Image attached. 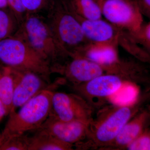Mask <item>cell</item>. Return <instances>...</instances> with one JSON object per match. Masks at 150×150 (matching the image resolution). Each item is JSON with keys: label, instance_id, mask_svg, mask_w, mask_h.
Listing matches in <instances>:
<instances>
[{"label": "cell", "instance_id": "obj_1", "mask_svg": "<svg viewBox=\"0 0 150 150\" xmlns=\"http://www.w3.org/2000/svg\"><path fill=\"white\" fill-rule=\"evenodd\" d=\"M14 35L26 42L52 67L71 58L58 43L47 21L37 14H27Z\"/></svg>", "mask_w": 150, "mask_h": 150}, {"label": "cell", "instance_id": "obj_2", "mask_svg": "<svg viewBox=\"0 0 150 150\" xmlns=\"http://www.w3.org/2000/svg\"><path fill=\"white\" fill-rule=\"evenodd\" d=\"M54 92L50 87L45 89L23 105L18 112H10L1 133L6 141L11 137L35 131L41 126L51 114Z\"/></svg>", "mask_w": 150, "mask_h": 150}, {"label": "cell", "instance_id": "obj_3", "mask_svg": "<svg viewBox=\"0 0 150 150\" xmlns=\"http://www.w3.org/2000/svg\"><path fill=\"white\" fill-rule=\"evenodd\" d=\"M0 63L11 69L36 73L50 83L51 63L16 35L0 40Z\"/></svg>", "mask_w": 150, "mask_h": 150}, {"label": "cell", "instance_id": "obj_4", "mask_svg": "<svg viewBox=\"0 0 150 150\" xmlns=\"http://www.w3.org/2000/svg\"><path fill=\"white\" fill-rule=\"evenodd\" d=\"M47 21L58 43L71 57L78 48L89 41L80 23L62 0H53Z\"/></svg>", "mask_w": 150, "mask_h": 150}, {"label": "cell", "instance_id": "obj_5", "mask_svg": "<svg viewBox=\"0 0 150 150\" xmlns=\"http://www.w3.org/2000/svg\"><path fill=\"white\" fill-rule=\"evenodd\" d=\"M100 4L105 20L129 33L138 32L144 24L137 0H103Z\"/></svg>", "mask_w": 150, "mask_h": 150}, {"label": "cell", "instance_id": "obj_6", "mask_svg": "<svg viewBox=\"0 0 150 150\" xmlns=\"http://www.w3.org/2000/svg\"><path fill=\"white\" fill-rule=\"evenodd\" d=\"M51 113L62 121L91 122L90 105L81 96L74 94L54 92Z\"/></svg>", "mask_w": 150, "mask_h": 150}, {"label": "cell", "instance_id": "obj_7", "mask_svg": "<svg viewBox=\"0 0 150 150\" xmlns=\"http://www.w3.org/2000/svg\"><path fill=\"white\" fill-rule=\"evenodd\" d=\"M91 122L62 121L51 112L46 121L36 130L49 134L64 143L73 146L74 144H80L88 137Z\"/></svg>", "mask_w": 150, "mask_h": 150}, {"label": "cell", "instance_id": "obj_8", "mask_svg": "<svg viewBox=\"0 0 150 150\" xmlns=\"http://www.w3.org/2000/svg\"><path fill=\"white\" fill-rule=\"evenodd\" d=\"M10 69L14 82L13 106L11 111L21 107L43 90L50 87V83L36 73Z\"/></svg>", "mask_w": 150, "mask_h": 150}, {"label": "cell", "instance_id": "obj_9", "mask_svg": "<svg viewBox=\"0 0 150 150\" xmlns=\"http://www.w3.org/2000/svg\"><path fill=\"white\" fill-rule=\"evenodd\" d=\"M69 62L52 68L53 73L63 75L74 85L84 83L105 74L103 66L81 57L71 58Z\"/></svg>", "mask_w": 150, "mask_h": 150}, {"label": "cell", "instance_id": "obj_10", "mask_svg": "<svg viewBox=\"0 0 150 150\" xmlns=\"http://www.w3.org/2000/svg\"><path fill=\"white\" fill-rule=\"evenodd\" d=\"M132 115L130 106H123L115 109L96 126L92 135L97 145H108L116 138Z\"/></svg>", "mask_w": 150, "mask_h": 150}, {"label": "cell", "instance_id": "obj_11", "mask_svg": "<svg viewBox=\"0 0 150 150\" xmlns=\"http://www.w3.org/2000/svg\"><path fill=\"white\" fill-rule=\"evenodd\" d=\"M72 13L79 22L84 34L89 42L115 43L118 45V38L123 30L102 18L86 19Z\"/></svg>", "mask_w": 150, "mask_h": 150}, {"label": "cell", "instance_id": "obj_12", "mask_svg": "<svg viewBox=\"0 0 150 150\" xmlns=\"http://www.w3.org/2000/svg\"><path fill=\"white\" fill-rule=\"evenodd\" d=\"M118 46L117 43L89 42L75 50L71 57L84 58L104 67H111L120 61Z\"/></svg>", "mask_w": 150, "mask_h": 150}, {"label": "cell", "instance_id": "obj_13", "mask_svg": "<svg viewBox=\"0 0 150 150\" xmlns=\"http://www.w3.org/2000/svg\"><path fill=\"white\" fill-rule=\"evenodd\" d=\"M124 78L113 74H104L84 83L75 85L74 89L88 97H110L122 87Z\"/></svg>", "mask_w": 150, "mask_h": 150}, {"label": "cell", "instance_id": "obj_14", "mask_svg": "<svg viewBox=\"0 0 150 150\" xmlns=\"http://www.w3.org/2000/svg\"><path fill=\"white\" fill-rule=\"evenodd\" d=\"M73 13L86 19L102 18L101 6L98 0H62Z\"/></svg>", "mask_w": 150, "mask_h": 150}, {"label": "cell", "instance_id": "obj_15", "mask_svg": "<svg viewBox=\"0 0 150 150\" xmlns=\"http://www.w3.org/2000/svg\"><path fill=\"white\" fill-rule=\"evenodd\" d=\"M33 136L29 137L28 150H73V145L66 144L46 133L35 130Z\"/></svg>", "mask_w": 150, "mask_h": 150}, {"label": "cell", "instance_id": "obj_16", "mask_svg": "<svg viewBox=\"0 0 150 150\" xmlns=\"http://www.w3.org/2000/svg\"><path fill=\"white\" fill-rule=\"evenodd\" d=\"M13 93V79L10 69L3 66L0 70V99L4 105L7 115L12 109Z\"/></svg>", "mask_w": 150, "mask_h": 150}, {"label": "cell", "instance_id": "obj_17", "mask_svg": "<svg viewBox=\"0 0 150 150\" xmlns=\"http://www.w3.org/2000/svg\"><path fill=\"white\" fill-rule=\"evenodd\" d=\"M118 43V46H121L126 52L138 60L150 63L149 53L134 40L126 30H123L121 31Z\"/></svg>", "mask_w": 150, "mask_h": 150}, {"label": "cell", "instance_id": "obj_18", "mask_svg": "<svg viewBox=\"0 0 150 150\" xmlns=\"http://www.w3.org/2000/svg\"><path fill=\"white\" fill-rule=\"evenodd\" d=\"M142 130V124L139 120L126 123L116 138L110 144L118 147H127L139 135Z\"/></svg>", "mask_w": 150, "mask_h": 150}, {"label": "cell", "instance_id": "obj_19", "mask_svg": "<svg viewBox=\"0 0 150 150\" xmlns=\"http://www.w3.org/2000/svg\"><path fill=\"white\" fill-rule=\"evenodd\" d=\"M20 25L16 16L9 8L0 9V40L14 35Z\"/></svg>", "mask_w": 150, "mask_h": 150}, {"label": "cell", "instance_id": "obj_20", "mask_svg": "<svg viewBox=\"0 0 150 150\" xmlns=\"http://www.w3.org/2000/svg\"><path fill=\"white\" fill-rule=\"evenodd\" d=\"M29 137L25 134L11 137L0 146V150H28Z\"/></svg>", "mask_w": 150, "mask_h": 150}, {"label": "cell", "instance_id": "obj_21", "mask_svg": "<svg viewBox=\"0 0 150 150\" xmlns=\"http://www.w3.org/2000/svg\"><path fill=\"white\" fill-rule=\"evenodd\" d=\"M128 33L134 40L150 54V22L146 24L144 23L138 32Z\"/></svg>", "mask_w": 150, "mask_h": 150}, {"label": "cell", "instance_id": "obj_22", "mask_svg": "<svg viewBox=\"0 0 150 150\" xmlns=\"http://www.w3.org/2000/svg\"><path fill=\"white\" fill-rule=\"evenodd\" d=\"M27 14H37L45 9H48L53 0H21Z\"/></svg>", "mask_w": 150, "mask_h": 150}, {"label": "cell", "instance_id": "obj_23", "mask_svg": "<svg viewBox=\"0 0 150 150\" xmlns=\"http://www.w3.org/2000/svg\"><path fill=\"white\" fill-rule=\"evenodd\" d=\"M9 8L16 16L20 23L27 15L21 0H7Z\"/></svg>", "mask_w": 150, "mask_h": 150}, {"label": "cell", "instance_id": "obj_24", "mask_svg": "<svg viewBox=\"0 0 150 150\" xmlns=\"http://www.w3.org/2000/svg\"><path fill=\"white\" fill-rule=\"evenodd\" d=\"M150 144V137L147 135H143L137 137L129 144L127 147L131 150H149Z\"/></svg>", "mask_w": 150, "mask_h": 150}, {"label": "cell", "instance_id": "obj_25", "mask_svg": "<svg viewBox=\"0 0 150 150\" xmlns=\"http://www.w3.org/2000/svg\"><path fill=\"white\" fill-rule=\"evenodd\" d=\"M143 16L150 20V0H137Z\"/></svg>", "mask_w": 150, "mask_h": 150}, {"label": "cell", "instance_id": "obj_26", "mask_svg": "<svg viewBox=\"0 0 150 150\" xmlns=\"http://www.w3.org/2000/svg\"><path fill=\"white\" fill-rule=\"evenodd\" d=\"M6 115H7L6 110L2 101L0 99V121Z\"/></svg>", "mask_w": 150, "mask_h": 150}, {"label": "cell", "instance_id": "obj_27", "mask_svg": "<svg viewBox=\"0 0 150 150\" xmlns=\"http://www.w3.org/2000/svg\"><path fill=\"white\" fill-rule=\"evenodd\" d=\"M7 6V0H0V9L6 8Z\"/></svg>", "mask_w": 150, "mask_h": 150}, {"label": "cell", "instance_id": "obj_28", "mask_svg": "<svg viewBox=\"0 0 150 150\" xmlns=\"http://www.w3.org/2000/svg\"><path fill=\"white\" fill-rule=\"evenodd\" d=\"M6 140L4 137L3 136L2 134H0V146L5 142Z\"/></svg>", "mask_w": 150, "mask_h": 150}, {"label": "cell", "instance_id": "obj_29", "mask_svg": "<svg viewBox=\"0 0 150 150\" xmlns=\"http://www.w3.org/2000/svg\"><path fill=\"white\" fill-rule=\"evenodd\" d=\"M98 1H99L100 2L101 1H103V0H98Z\"/></svg>", "mask_w": 150, "mask_h": 150}, {"label": "cell", "instance_id": "obj_30", "mask_svg": "<svg viewBox=\"0 0 150 150\" xmlns=\"http://www.w3.org/2000/svg\"><path fill=\"white\" fill-rule=\"evenodd\" d=\"M149 150H150V144L149 145Z\"/></svg>", "mask_w": 150, "mask_h": 150}]
</instances>
